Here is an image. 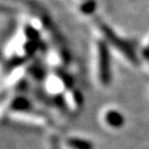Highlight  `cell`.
<instances>
[{
  "label": "cell",
  "mask_w": 149,
  "mask_h": 149,
  "mask_svg": "<svg viewBox=\"0 0 149 149\" xmlns=\"http://www.w3.org/2000/svg\"><path fill=\"white\" fill-rule=\"evenodd\" d=\"M105 119L108 125H111L112 127H120L124 123V117L120 113L116 111H109L105 116Z\"/></svg>",
  "instance_id": "4"
},
{
  "label": "cell",
  "mask_w": 149,
  "mask_h": 149,
  "mask_svg": "<svg viewBox=\"0 0 149 149\" xmlns=\"http://www.w3.org/2000/svg\"><path fill=\"white\" fill-rule=\"evenodd\" d=\"M26 33L29 36V38L31 39L32 41H36V40L39 39V33H38V31H36V29H33L31 27H28V29L26 30Z\"/></svg>",
  "instance_id": "8"
},
{
  "label": "cell",
  "mask_w": 149,
  "mask_h": 149,
  "mask_svg": "<svg viewBox=\"0 0 149 149\" xmlns=\"http://www.w3.org/2000/svg\"><path fill=\"white\" fill-rule=\"evenodd\" d=\"M11 107L13 109H16V111H29L31 108V105H30V103L26 98L17 97L16 100L13 101V103H12Z\"/></svg>",
  "instance_id": "5"
},
{
  "label": "cell",
  "mask_w": 149,
  "mask_h": 149,
  "mask_svg": "<svg viewBox=\"0 0 149 149\" xmlns=\"http://www.w3.org/2000/svg\"><path fill=\"white\" fill-rule=\"evenodd\" d=\"M51 149H60L59 140L56 137H52L51 138Z\"/></svg>",
  "instance_id": "9"
},
{
  "label": "cell",
  "mask_w": 149,
  "mask_h": 149,
  "mask_svg": "<svg viewBox=\"0 0 149 149\" xmlns=\"http://www.w3.org/2000/svg\"><path fill=\"white\" fill-rule=\"evenodd\" d=\"M95 9V3H94V1H88V2H85L84 5L82 6V10L84 13H92L93 11Z\"/></svg>",
  "instance_id": "6"
},
{
  "label": "cell",
  "mask_w": 149,
  "mask_h": 149,
  "mask_svg": "<svg viewBox=\"0 0 149 149\" xmlns=\"http://www.w3.org/2000/svg\"><path fill=\"white\" fill-rule=\"evenodd\" d=\"M98 69H100V80L103 85H109L112 80V73H111V56H109V50L106 42L98 41Z\"/></svg>",
  "instance_id": "2"
},
{
  "label": "cell",
  "mask_w": 149,
  "mask_h": 149,
  "mask_svg": "<svg viewBox=\"0 0 149 149\" xmlns=\"http://www.w3.org/2000/svg\"><path fill=\"white\" fill-rule=\"evenodd\" d=\"M98 27H100V30H101L102 33L104 34V37L106 38V40L108 42L112 43L115 48H117L122 53L125 54V56H126L129 61L134 62L135 64L138 63V59H137L136 54L134 52V50L126 41H124V40H122L119 37H117V36L111 30V28L107 27L106 24H104V23H102V22H98Z\"/></svg>",
  "instance_id": "1"
},
{
  "label": "cell",
  "mask_w": 149,
  "mask_h": 149,
  "mask_svg": "<svg viewBox=\"0 0 149 149\" xmlns=\"http://www.w3.org/2000/svg\"><path fill=\"white\" fill-rule=\"evenodd\" d=\"M66 145L72 149H93V144L82 138H69L66 140Z\"/></svg>",
  "instance_id": "3"
},
{
  "label": "cell",
  "mask_w": 149,
  "mask_h": 149,
  "mask_svg": "<svg viewBox=\"0 0 149 149\" xmlns=\"http://www.w3.org/2000/svg\"><path fill=\"white\" fill-rule=\"evenodd\" d=\"M31 74L34 76V77H43L44 76V71H43V69L40 66V65H34L33 66V69L31 70Z\"/></svg>",
  "instance_id": "7"
},
{
  "label": "cell",
  "mask_w": 149,
  "mask_h": 149,
  "mask_svg": "<svg viewBox=\"0 0 149 149\" xmlns=\"http://www.w3.org/2000/svg\"><path fill=\"white\" fill-rule=\"evenodd\" d=\"M144 53H149V44H148V47H147V48L145 49Z\"/></svg>",
  "instance_id": "10"
}]
</instances>
